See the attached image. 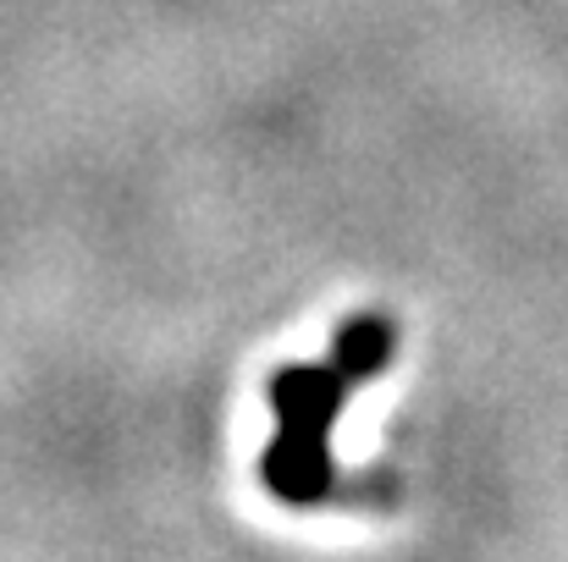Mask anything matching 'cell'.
I'll return each mask as SVG.
<instances>
[{"label": "cell", "instance_id": "6da1fadb", "mask_svg": "<svg viewBox=\"0 0 568 562\" xmlns=\"http://www.w3.org/2000/svg\"><path fill=\"white\" fill-rule=\"evenodd\" d=\"M397 354V326L386 315H354L337 326L332 354L321 365H282L271 375L265 397L276 408V436L260 458V480L282 508H321L337 497L332 463V425L348 397L376 380Z\"/></svg>", "mask_w": 568, "mask_h": 562}]
</instances>
